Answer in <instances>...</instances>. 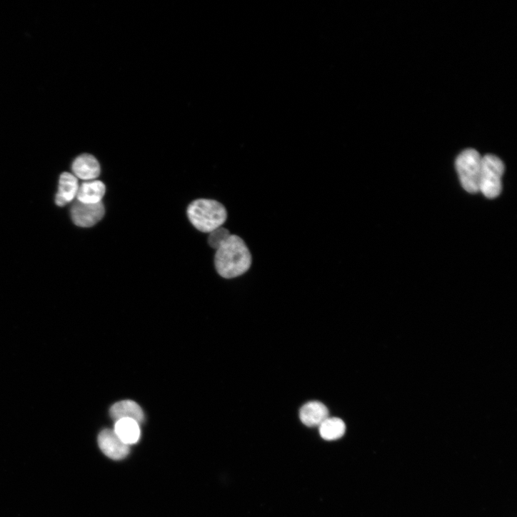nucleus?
<instances>
[{"mask_svg": "<svg viewBox=\"0 0 517 517\" xmlns=\"http://www.w3.org/2000/svg\"><path fill=\"white\" fill-rule=\"evenodd\" d=\"M251 263L249 249L243 239L236 235L231 234L216 249L214 257L217 273L226 279L244 275L249 270Z\"/></svg>", "mask_w": 517, "mask_h": 517, "instance_id": "obj_1", "label": "nucleus"}, {"mask_svg": "<svg viewBox=\"0 0 517 517\" xmlns=\"http://www.w3.org/2000/svg\"><path fill=\"white\" fill-rule=\"evenodd\" d=\"M189 221L199 231L211 233L222 226L227 219V211L219 202L211 199H198L187 209Z\"/></svg>", "mask_w": 517, "mask_h": 517, "instance_id": "obj_2", "label": "nucleus"}, {"mask_svg": "<svg viewBox=\"0 0 517 517\" xmlns=\"http://www.w3.org/2000/svg\"><path fill=\"white\" fill-rule=\"evenodd\" d=\"M504 170V164L497 156L489 154L482 157L479 191L486 198L493 199L501 194Z\"/></svg>", "mask_w": 517, "mask_h": 517, "instance_id": "obj_3", "label": "nucleus"}, {"mask_svg": "<svg viewBox=\"0 0 517 517\" xmlns=\"http://www.w3.org/2000/svg\"><path fill=\"white\" fill-rule=\"evenodd\" d=\"M481 159V155L474 149L465 150L456 159L459 179L464 190L469 194L479 192Z\"/></svg>", "mask_w": 517, "mask_h": 517, "instance_id": "obj_4", "label": "nucleus"}, {"mask_svg": "<svg viewBox=\"0 0 517 517\" xmlns=\"http://www.w3.org/2000/svg\"><path fill=\"white\" fill-rule=\"evenodd\" d=\"M102 202L86 204L76 201L72 205L71 215L74 223L80 227L89 228L100 221L104 216Z\"/></svg>", "mask_w": 517, "mask_h": 517, "instance_id": "obj_5", "label": "nucleus"}, {"mask_svg": "<svg viewBox=\"0 0 517 517\" xmlns=\"http://www.w3.org/2000/svg\"><path fill=\"white\" fill-rule=\"evenodd\" d=\"M98 444L103 453L112 460L124 459L129 453V446L124 443L111 429H105L99 433Z\"/></svg>", "mask_w": 517, "mask_h": 517, "instance_id": "obj_6", "label": "nucleus"}, {"mask_svg": "<svg viewBox=\"0 0 517 517\" xmlns=\"http://www.w3.org/2000/svg\"><path fill=\"white\" fill-rule=\"evenodd\" d=\"M74 176L86 181H94L101 173L98 161L91 155L84 154L77 157L72 164Z\"/></svg>", "mask_w": 517, "mask_h": 517, "instance_id": "obj_7", "label": "nucleus"}, {"mask_svg": "<svg viewBox=\"0 0 517 517\" xmlns=\"http://www.w3.org/2000/svg\"><path fill=\"white\" fill-rule=\"evenodd\" d=\"M328 410L325 405L318 401L305 404L300 411V418L308 427L320 426L328 418Z\"/></svg>", "mask_w": 517, "mask_h": 517, "instance_id": "obj_8", "label": "nucleus"}, {"mask_svg": "<svg viewBox=\"0 0 517 517\" xmlns=\"http://www.w3.org/2000/svg\"><path fill=\"white\" fill-rule=\"evenodd\" d=\"M110 416L116 422L121 419H132L139 424L144 421V413L140 406L132 401L115 403L110 409Z\"/></svg>", "mask_w": 517, "mask_h": 517, "instance_id": "obj_9", "label": "nucleus"}, {"mask_svg": "<svg viewBox=\"0 0 517 517\" xmlns=\"http://www.w3.org/2000/svg\"><path fill=\"white\" fill-rule=\"evenodd\" d=\"M119 438L126 445L136 444L141 438L140 424L132 419H121L115 422L114 430Z\"/></svg>", "mask_w": 517, "mask_h": 517, "instance_id": "obj_10", "label": "nucleus"}, {"mask_svg": "<svg viewBox=\"0 0 517 517\" xmlns=\"http://www.w3.org/2000/svg\"><path fill=\"white\" fill-rule=\"evenodd\" d=\"M79 189L78 179L71 174L64 173L60 177L56 204L64 206L71 202L76 197Z\"/></svg>", "mask_w": 517, "mask_h": 517, "instance_id": "obj_11", "label": "nucleus"}, {"mask_svg": "<svg viewBox=\"0 0 517 517\" xmlns=\"http://www.w3.org/2000/svg\"><path fill=\"white\" fill-rule=\"evenodd\" d=\"M106 192L104 183L99 181H89L79 186L76 196L77 201L86 204L101 203Z\"/></svg>", "mask_w": 517, "mask_h": 517, "instance_id": "obj_12", "label": "nucleus"}, {"mask_svg": "<svg viewBox=\"0 0 517 517\" xmlns=\"http://www.w3.org/2000/svg\"><path fill=\"white\" fill-rule=\"evenodd\" d=\"M319 433L321 438L326 441H336L345 434L346 425L340 418L328 417L319 426Z\"/></svg>", "mask_w": 517, "mask_h": 517, "instance_id": "obj_13", "label": "nucleus"}, {"mask_svg": "<svg viewBox=\"0 0 517 517\" xmlns=\"http://www.w3.org/2000/svg\"><path fill=\"white\" fill-rule=\"evenodd\" d=\"M230 232L222 226L209 233V244L216 250L229 238Z\"/></svg>", "mask_w": 517, "mask_h": 517, "instance_id": "obj_14", "label": "nucleus"}]
</instances>
